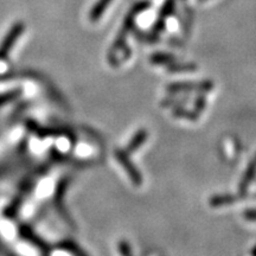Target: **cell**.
<instances>
[{
  "label": "cell",
  "instance_id": "obj_12",
  "mask_svg": "<svg viewBox=\"0 0 256 256\" xmlns=\"http://www.w3.org/2000/svg\"><path fill=\"white\" fill-rule=\"evenodd\" d=\"M119 252L120 254L122 255H130V244L126 241H121L119 243Z\"/></svg>",
  "mask_w": 256,
  "mask_h": 256
},
{
  "label": "cell",
  "instance_id": "obj_10",
  "mask_svg": "<svg viewBox=\"0 0 256 256\" xmlns=\"http://www.w3.org/2000/svg\"><path fill=\"white\" fill-rule=\"evenodd\" d=\"M174 115L177 118H182V119H188V120H196L198 118L197 114L192 113L190 110H184V108H176L174 110Z\"/></svg>",
  "mask_w": 256,
  "mask_h": 256
},
{
  "label": "cell",
  "instance_id": "obj_1",
  "mask_svg": "<svg viewBox=\"0 0 256 256\" xmlns=\"http://www.w3.org/2000/svg\"><path fill=\"white\" fill-rule=\"evenodd\" d=\"M115 156H116L118 162H120L121 166L124 168V171H126L128 177L130 178L132 183L134 185H136V186H140V185L142 184V174H140V172L138 171V168L134 166L133 162H130V158H128L127 152L118 150V151L115 152Z\"/></svg>",
  "mask_w": 256,
  "mask_h": 256
},
{
  "label": "cell",
  "instance_id": "obj_9",
  "mask_svg": "<svg viewBox=\"0 0 256 256\" xmlns=\"http://www.w3.org/2000/svg\"><path fill=\"white\" fill-rule=\"evenodd\" d=\"M197 69L196 64L192 63H183V64H176L174 62L168 64V70L172 72H194Z\"/></svg>",
  "mask_w": 256,
  "mask_h": 256
},
{
  "label": "cell",
  "instance_id": "obj_8",
  "mask_svg": "<svg viewBox=\"0 0 256 256\" xmlns=\"http://www.w3.org/2000/svg\"><path fill=\"white\" fill-rule=\"evenodd\" d=\"M150 60H151L153 64H156V66H168V64L174 63L176 58L174 55H171V54L156 52L154 55L151 56Z\"/></svg>",
  "mask_w": 256,
  "mask_h": 256
},
{
  "label": "cell",
  "instance_id": "obj_4",
  "mask_svg": "<svg viewBox=\"0 0 256 256\" xmlns=\"http://www.w3.org/2000/svg\"><path fill=\"white\" fill-rule=\"evenodd\" d=\"M256 174V156L252 159V162H249V165L246 168V172L242 176L241 183H240V191L242 194H244L247 191V188H249V185L252 184V182L254 180Z\"/></svg>",
  "mask_w": 256,
  "mask_h": 256
},
{
  "label": "cell",
  "instance_id": "obj_13",
  "mask_svg": "<svg viewBox=\"0 0 256 256\" xmlns=\"http://www.w3.org/2000/svg\"><path fill=\"white\" fill-rule=\"evenodd\" d=\"M204 107H206V100H204V98H202L200 96V98H197L196 100V108L197 110H202Z\"/></svg>",
  "mask_w": 256,
  "mask_h": 256
},
{
  "label": "cell",
  "instance_id": "obj_15",
  "mask_svg": "<svg viewBox=\"0 0 256 256\" xmlns=\"http://www.w3.org/2000/svg\"><path fill=\"white\" fill-rule=\"evenodd\" d=\"M200 2H206V0H200Z\"/></svg>",
  "mask_w": 256,
  "mask_h": 256
},
{
  "label": "cell",
  "instance_id": "obj_3",
  "mask_svg": "<svg viewBox=\"0 0 256 256\" xmlns=\"http://www.w3.org/2000/svg\"><path fill=\"white\" fill-rule=\"evenodd\" d=\"M24 24L23 23H17L14 28H11V31L8 32V36L5 37L4 42H2V46H0V58H4L6 55L10 52V50L12 49L14 44L17 42V40L23 34L24 31Z\"/></svg>",
  "mask_w": 256,
  "mask_h": 256
},
{
  "label": "cell",
  "instance_id": "obj_14",
  "mask_svg": "<svg viewBox=\"0 0 256 256\" xmlns=\"http://www.w3.org/2000/svg\"><path fill=\"white\" fill-rule=\"evenodd\" d=\"M252 255H254V256H256V247L254 248V249H252Z\"/></svg>",
  "mask_w": 256,
  "mask_h": 256
},
{
  "label": "cell",
  "instance_id": "obj_5",
  "mask_svg": "<svg viewBox=\"0 0 256 256\" xmlns=\"http://www.w3.org/2000/svg\"><path fill=\"white\" fill-rule=\"evenodd\" d=\"M147 138H148V133H147V130H139L136 134H134V136L130 139V142H128V145L124 151H126L127 153L136 152L140 146H142L144 144H145Z\"/></svg>",
  "mask_w": 256,
  "mask_h": 256
},
{
  "label": "cell",
  "instance_id": "obj_2",
  "mask_svg": "<svg viewBox=\"0 0 256 256\" xmlns=\"http://www.w3.org/2000/svg\"><path fill=\"white\" fill-rule=\"evenodd\" d=\"M214 88V84L209 81L203 82H177L168 84V90L171 92H209Z\"/></svg>",
  "mask_w": 256,
  "mask_h": 256
},
{
  "label": "cell",
  "instance_id": "obj_7",
  "mask_svg": "<svg viewBox=\"0 0 256 256\" xmlns=\"http://www.w3.org/2000/svg\"><path fill=\"white\" fill-rule=\"evenodd\" d=\"M236 200H238V198L234 194H216V196L210 198V206L214 208L232 204Z\"/></svg>",
  "mask_w": 256,
  "mask_h": 256
},
{
  "label": "cell",
  "instance_id": "obj_11",
  "mask_svg": "<svg viewBox=\"0 0 256 256\" xmlns=\"http://www.w3.org/2000/svg\"><path fill=\"white\" fill-rule=\"evenodd\" d=\"M243 218L249 220V222H256V210H247L243 212Z\"/></svg>",
  "mask_w": 256,
  "mask_h": 256
},
{
  "label": "cell",
  "instance_id": "obj_6",
  "mask_svg": "<svg viewBox=\"0 0 256 256\" xmlns=\"http://www.w3.org/2000/svg\"><path fill=\"white\" fill-rule=\"evenodd\" d=\"M112 2V0H98L96 4L92 6L90 14H89V18H90L92 22H98V19L101 18V16L104 14V11L107 10L108 6Z\"/></svg>",
  "mask_w": 256,
  "mask_h": 256
}]
</instances>
